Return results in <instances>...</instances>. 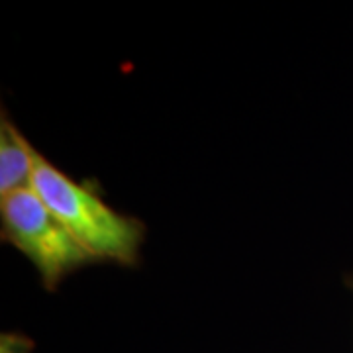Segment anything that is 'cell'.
Instances as JSON below:
<instances>
[{
  "instance_id": "cell-1",
  "label": "cell",
  "mask_w": 353,
  "mask_h": 353,
  "mask_svg": "<svg viewBox=\"0 0 353 353\" xmlns=\"http://www.w3.org/2000/svg\"><path fill=\"white\" fill-rule=\"evenodd\" d=\"M32 189L97 261L138 263L145 234V226L138 218L110 208L88 185L65 175L39 153L36 155Z\"/></svg>"
},
{
  "instance_id": "cell-2",
  "label": "cell",
  "mask_w": 353,
  "mask_h": 353,
  "mask_svg": "<svg viewBox=\"0 0 353 353\" xmlns=\"http://www.w3.org/2000/svg\"><path fill=\"white\" fill-rule=\"evenodd\" d=\"M0 220L2 240L34 263L48 290L57 289L79 267L97 261L32 187L0 199Z\"/></svg>"
},
{
  "instance_id": "cell-3",
  "label": "cell",
  "mask_w": 353,
  "mask_h": 353,
  "mask_svg": "<svg viewBox=\"0 0 353 353\" xmlns=\"http://www.w3.org/2000/svg\"><path fill=\"white\" fill-rule=\"evenodd\" d=\"M36 148L14 126L12 120L2 114L0 120V199L16 190L32 187L36 167Z\"/></svg>"
},
{
  "instance_id": "cell-4",
  "label": "cell",
  "mask_w": 353,
  "mask_h": 353,
  "mask_svg": "<svg viewBox=\"0 0 353 353\" xmlns=\"http://www.w3.org/2000/svg\"><path fill=\"white\" fill-rule=\"evenodd\" d=\"M350 287H352V289H353V279H352V281H350Z\"/></svg>"
}]
</instances>
